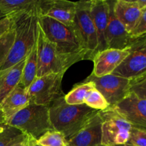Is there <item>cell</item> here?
Segmentation results:
<instances>
[{
    "instance_id": "cell-5",
    "label": "cell",
    "mask_w": 146,
    "mask_h": 146,
    "mask_svg": "<svg viewBox=\"0 0 146 146\" xmlns=\"http://www.w3.org/2000/svg\"><path fill=\"white\" fill-rule=\"evenodd\" d=\"M38 23L47 38L55 44L60 52L67 55L83 56L86 60V54L73 26H67L39 14Z\"/></svg>"
},
{
    "instance_id": "cell-1",
    "label": "cell",
    "mask_w": 146,
    "mask_h": 146,
    "mask_svg": "<svg viewBox=\"0 0 146 146\" xmlns=\"http://www.w3.org/2000/svg\"><path fill=\"white\" fill-rule=\"evenodd\" d=\"M38 3L24 14L13 19L15 38L8 57L0 67V71L7 69L24 60L36 43L38 31Z\"/></svg>"
},
{
    "instance_id": "cell-18",
    "label": "cell",
    "mask_w": 146,
    "mask_h": 146,
    "mask_svg": "<svg viewBox=\"0 0 146 146\" xmlns=\"http://www.w3.org/2000/svg\"><path fill=\"white\" fill-rule=\"evenodd\" d=\"M29 104V97L27 89L22 86L19 85L0 104V108L4 114L5 121L27 106Z\"/></svg>"
},
{
    "instance_id": "cell-16",
    "label": "cell",
    "mask_w": 146,
    "mask_h": 146,
    "mask_svg": "<svg viewBox=\"0 0 146 146\" xmlns=\"http://www.w3.org/2000/svg\"><path fill=\"white\" fill-rule=\"evenodd\" d=\"M109 1L106 0H90L89 11L98 36L99 51L106 49V34L109 17Z\"/></svg>"
},
{
    "instance_id": "cell-12",
    "label": "cell",
    "mask_w": 146,
    "mask_h": 146,
    "mask_svg": "<svg viewBox=\"0 0 146 146\" xmlns=\"http://www.w3.org/2000/svg\"><path fill=\"white\" fill-rule=\"evenodd\" d=\"M76 2L66 0H38V14L49 17L67 26H73Z\"/></svg>"
},
{
    "instance_id": "cell-3",
    "label": "cell",
    "mask_w": 146,
    "mask_h": 146,
    "mask_svg": "<svg viewBox=\"0 0 146 146\" xmlns=\"http://www.w3.org/2000/svg\"><path fill=\"white\" fill-rule=\"evenodd\" d=\"M36 46L38 58L36 78L48 74H65L73 64L85 60L83 56L67 55L60 52L55 44L47 38L38 23Z\"/></svg>"
},
{
    "instance_id": "cell-21",
    "label": "cell",
    "mask_w": 146,
    "mask_h": 146,
    "mask_svg": "<svg viewBox=\"0 0 146 146\" xmlns=\"http://www.w3.org/2000/svg\"><path fill=\"white\" fill-rule=\"evenodd\" d=\"M37 70H38V58H37V46L36 43L30 51L29 54L26 58L20 85L27 89L36 78Z\"/></svg>"
},
{
    "instance_id": "cell-19",
    "label": "cell",
    "mask_w": 146,
    "mask_h": 146,
    "mask_svg": "<svg viewBox=\"0 0 146 146\" xmlns=\"http://www.w3.org/2000/svg\"><path fill=\"white\" fill-rule=\"evenodd\" d=\"M26 58L16 65L0 71V104L13 90L20 85Z\"/></svg>"
},
{
    "instance_id": "cell-34",
    "label": "cell",
    "mask_w": 146,
    "mask_h": 146,
    "mask_svg": "<svg viewBox=\"0 0 146 146\" xmlns=\"http://www.w3.org/2000/svg\"><path fill=\"white\" fill-rule=\"evenodd\" d=\"M4 124H6L5 118H4V114H3L2 111H1V108H0V128H1L2 125H4Z\"/></svg>"
},
{
    "instance_id": "cell-32",
    "label": "cell",
    "mask_w": 146,
    "mask_h": 146,
    "mask_svg": "<svg viewBox=\"0 0 146 146\" xmlns=\"http://www.w3.org/2000/svg\"><path fill=\"white\" fill-rule=\"evenodd\" d=\"M26 137H27V135H24L22 138H19V139L17 140V141H16L15 142L10 144V145L8 146H24V144H25Z\"/></svg>"
},
{
    "instance_id": "cell-28",
    "label": "cell",
    "mask_w": 146,
    "mask_h": 146,
    "mask_svg": "<svg viewBox=\"0 0 146 146\" xmlns=\"http://www.w3.org/2000/svg\"><path fill=\"white\" fill-rule=\"evenodd\" d=\"M127 143L136 146H146V130L133 127Z\"/></svg>"
},
{
    "instance_id": "cell-37",
    "label": "cell",
    "mask_w": 146,
    "mask_h": 146,
    "mask_svg": "<svg viewBox=\"0 0 146 146\" xmlns=\"http://www.w3.org/2000/svg\"><path fill=\"white\" fill-rule=\"evenodd\" d=\"M98 146H104V145H98Z\"/></svg>"
},
{
    "instance_id": "cell-17",
    "label": "cell",
    "mask_w": 146,
    "mask_h": 146,
    "mask_svg": "<svg viewBox=\"0 0 146 146\" xmlns=\"http://www.w3.org/2000/svg\"><path fill=\"white\" fill-rule=\"evenodd\" d=\"M113 10L117 19L131 34L136 26L142 13V9L139 7L136 0L113 1Z\"/></svg>"
},
{
    "instance_id": "cell-27",
    "label": "cell",
    "mask_w": 146,
    "mask_h": 146,
    "mask_svg": "<svg viewBox=\"0 0 146 146\" xmlns=\"http://www.w3.org/2000/svg\"><path fill=\"white\" fill-rule=\"evenodd\" d=\"M130 92L143 99H146V74L139 78L131 80Z\"/></svg>"
},
{
    "instance_id": "cell-30",
    "label": "cell",
    "mask_w": 146,
    "mask_h": 146,
    "mask_svg": "<svg viewBox=\"0 0 146 146\" xmlns=\"http://www.w3.org/2000/svg\"><path fill=\"white\" fill-rule=\"evenodd\" d=\"M14 27V20L10 17H5L0 20V38L7 34Z\"/></svg>"
},
{
    "instance_id": "cell-10",
    "label": "cell",
    "mask_w": 146,
    "mask_h": 146,
    "mask_svg": "<svg viewBox=\"0 0 146 146\" xmlns=\"http://www.w3.org/2000/svg\"><path fill=\"white\" fill-rule=\"evenodd\" d=\"M84 81L92 82L95 88L104 96L110 107L122 101L130 92L131 80L112 74L99 78L91 74Z\"/></svg>"
},
{
    "instance_id": "cell-29",
    "label": "cell",
    "mask_w": 146,
    "mask_h": 146,
    "mask_svg": "<svg viewBox=\"0 0 146 146\" xmlns=\"http://www.w3.org/2000/svg\"><path fill=\"white\" fill-rule=\"evenodd\" d=\"M131 35L134 39L146 36V7L142 10L141 17Z\"/></svg>"
},
{
    "instance_id": "cell-4",
    "label": "cell",
    "mask_w": 146,
    "mask_h": 146,
    "mask_svg": "<svg viewBox=\"0 0 146 146\" xmlns=\"http://www.w3.org/2000/svg\"><path fill=\"white\" fill-rule=\"evenodd\" d=\"M23 134L38 140L47 131L54 130L50 121L48 106L29 104L6 121Z\"/></svg>"
},
{
    "instance_id": "cell-8",
    "label": "cell",
    "mask_w": 146,
    "mask_h": 146,
    "mask_svg": "<svg viewBox=\"0 0 146 146\" xmlns=\"http://www.w3.org/2000/svg\"><path fill=\"white\" fill-rule=\"evenodd\" d=\"M64 74H48L37 77L27 88L29 104L49 106L64 94L61 90Z\"/></svg>"
},
{
    "instance_id": "cell-2",
    "label": "cell",
    "mask_w": 146,
    "mask_h": 146,
    "mask_svg": "<svg viewBox=\"0 0 146 146\" xmlns=\"http://www.w3.org/2000/svg\"><path fill=\"white\" fill-rule=\"evenodd\" d=\"M48 112L54 129L61 133L68 140L86 125L98 111L85 104H67L63 96L51 103L48 106Z\"/></svg>"
},
{
    "instance_id": "cell-26",
    "label": "cell",
    "mask_w": 146,
    "mask_h": 146,
    "mask_svg": "<svg viewBox=\"0 0 146 146\" xmlns=\"http://www.w3.org/2000/svg\"><path fill=\"white\" fill-rule=\"evenodd\" d=\"M15 38V29L14 27L2 37L0 38V67L5 62L8 57Z\"/></svg>"
},
{
    "instance_id": "cell-14",
    "label": "cell",
    "mask_w": 146,
    "mask_h": 146,
    "mask_svg": "<svg viewBox=\"0 0 146 146\" xmlns=\"http://www.w3.org/2000/svg\"><path fill=\"white\" fill-rule=\"evenodd\" d=\"M108 1L110 9L108 27L106 34V48L125 49L128 48L135 39L131 36V34L114 15L113 10V1Z\"/></svg>"
},
{
    "instance_id": "cell-6",
    "label": "cell",
    "mask_w": 146,
    "mask_h": 146,
    "mask_svg": "<svg viewBox=\"0 0 146 146\" xmlns=\"http://www.w3.org/2000/svg\"><path fill=\"white\" fill-rule=\"evenodd\" d=\"M74 22V29L78 35L86 60H91L98 48V36L89 11V1H78Z\"/></svg>"
},
{
    "instance_id": "cell-13",
    "label": "cell",
    "mask_w": 146,
    "mask_h": 146,
    "mask_svg": "<svg viewBox=\"0 0 146 146\" xmlns=\"http://www.w3.org/2000/svg\"><path fill=\"white\" fill-rule=\"evenodd\" d=\"M130 53V46L125 49L106 48L95 54L92 58L94 69L92 75L102 77L113 74Z\"/></svg>"
},
{
    "instance_id": "cell-36",
    "label": "cell",
    "mask_w": 146,
    "mask_h": 146,
    "mask_svg": "<svg viewBox=\"0 0 146 146\" xmlns=\"http://www.w3.org/2000/svg\"><path fill=\"white\" fill-rule=\"evenodd\" d=\"M115 146H136V145H131V144H123V145H115Z\"/></svg>"
},
{
    "instance_id": "cell-9",
    "label": "cell",
    "mask_w": 146,
    "mask_h": 146,
    "mask_svg": "<svg viewBox=\"0 0 146 146\" xmlns=\"http://www.w3.org/2000/svg\"><path fill=\"white\" fill-rule=\"evenodd\" d=\"M112 74L133 80L146 74V36L136 38L130 53Z\"/></svg>"
},
{
    "instance_id": "cell-33",
    "label": "cell",
    "mask_w": 146,
    "mask_h": 146,
    "mask_svg": "<svg viewBox=\"0 0 146 146\" xmlns=\"http://www.w3.org/2000/svg\"><path fill=\"white\" fill-rule=\"evenodd\" d=\"M138 6L141 9H143L146 7V0H136Z\"/></svg>"
},
{
    "instance_id": "cell-15",
    "label": "cell",
    "mask_w": 146,
    "mask_h": 146,
    "mask_svg": "<svg viewBox=\"0 0 146 146\" xmlns=\"http://www.w3.org/2000/svg\"><path fill=\"white\" fill-rule=\"evenodd\" d=\"M102 120L98 113L78 133L66 140V146H98L101 145Z\"/></svg>"
},
{
    "instance_id": "cell-20",
    "label": "cell",
    "mask_w": 146,
    "mask_h": 146,
    "mask_svg": "<svg viewBox=\"0 0 146 146\" xmlns=\"http://www.w3.org/2000/svg\"><path fill=\"white\" fill-rule=\"evenodd\" d=\"M38 0H0V11L11 19L16 18L36 6Z\"/></svg>"
},
{
    "instance_id": "cell-24",
    "label": "cell",
    "mask_w": 146,
    "mask_h": 146,
    "mask_svg": "<svg viewBox=\"0 0 146 146\" xmlns=\"http://www.w3.org/2000/svg\"><path fill=\"white\" fill-rule=\"evenodd\" d=\"M37 141L42 146H66L65 136L54 129L47 131Z\"/></svg>"
},
{
    "instance_id": "cell-25",
    "label": "cell",
    "mask_w": 146,
    "mask_h": 146,
    "mask_svg": "<svg viewBox=\"0 0 146 146\" xmlns=\"http://www.w3.org/2000/svg\"><path fill=\"white\" fill-rule=\"evenodd\" d=\"M24 135L20 131L4 124L0 128V146H8Z\"/></svg>"
},
{
    "instance_id": "cell-7",
    "label": "cell",
    "mask_w": 146,
    "mask_h": 146,
    "mask_svg": "<svg viewBox=\"0 0 146 146\" xmlns=\"http://www.w3.org/2000/svg\"><path fill=\"white\" fill-rule=\"evenodd\" d=\"M101 123V145L115 146L128 143L133 126L123 117L109 107L99 111Z\"/></svg>"
},
{
    "instance_id": "cell-31",
    "label": "cell",
    "mask_w": 146,
    "mask_h": 146,
    "mask_svg": "<svg viewBox=\"0 0 146 146\" xmlns=\"http://www.w3.org/2000/svg\"><path fill=\"white\" fill-rule=\"evenodd\" d=\"M24 146H42L40 145L38 143L37 140L34 139L32 137L27 136L26 137L25 140V144H24Z\"/></svg>"
},
{
    "instance_id": "cell-22",
    "label": "cell",
    "mask_w": 146,
    "mask_h": 146,
    "mask_svg": "<svg viewBox=\"0 0 146 146\" xmlns=\"http://www.w3.org/2000/svg\"><path fill=\"white\" fill-rule=\"evenodd\" d=\"M95 86L91 81H83L76 84L66 95H64V101L69 105L84 104V100L91 90Z\"/></svg>"
},
{
    "instance_id": "cell-23",
    "label": "cell",
    "mask_w": 146,
    "mask_h": 146,
    "mask_svg": "<svg viewBox=\"0 0 146 146\" xmlns=\"http://www.w3.org/2000/svg\"><path fill=\"white\" fill-rule=\"evenodd\" d=\"M84 104L89 108L98 111H105L110 107V105L104 96L96 88L90 91L84 100Z\"/></svg>"
},
{
    "instance_id": "cell-11",
    "label": "cell",
    "mask_w": 146,
    "mask_h": 146,
    "mask_svg": "<svg viewBox=\"0 0 146 146\" xmlns=\"http://www.w3.org/2000/svg\"><path fill=\"white\" fill-rule=\"evenodd\" d=\"M111 108L123 117L133 128L146 130V99L129 92L122 101Z\"/></svg>"
},
{
    "instance_id": "cell-35",
    "label": "cell",
    "mask_w": 146,
    "mask_h": 146,
    "mask_svg": "<svg viewBox=\"0 0 146 146\" xmlns=\"http://www.w3.org/2000/svg\"><path fill=\"white\" fill-rule=\"evenodd\" d=\"M6 17V16L4 15V14H3V13L1 12V11H0V20H1V19H2L4 18V17Z\"/></svg>"
}]
</instances>
